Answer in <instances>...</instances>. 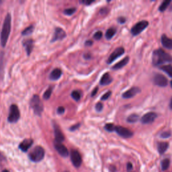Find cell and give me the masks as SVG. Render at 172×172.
I'll return each instance as SVG.
<instances>
[{"mask_svg": "<svg viewBox=\"0 0 172 172\" xmlns=\"http://www.w3.org/2000/svg\"><path fill=\"white\" fill-rule=\"evenodd\" d=\"M92 45H93V41H90V40H89V41H86V42H85V45L86 46H91Z\"/></svg>", "mask_w": 172, "mask_h": 172, "instance_id": "cell-41", "label": "cell"}, {"mask_svg": "<svg viewBox=\"0 0 172 172\" xmlns=\"http://www.w3.org/2000/svg\"><path fill=\"white\" fill-rule=\"evenodd\" d=\"M171 1L170 0H165V1H164L162 2V3L161 5H160L159 7V10L160 11H164L166 9L167 7L170 6V4L171 3Z\"/></svg>", "mask_w": 172, "mask_h": 172, "instance_id": "cell-27", "label": "cell"}, {"mask_svg": "<svg viewBox=\"0 0 172 172\" xmlns=\"http://www.w3.org/2000/svg\"><path fill=\"white\" fill-rule=\"evenodd\" d=\"M76 11L75 7H70V8H67L64 10V14L67 15H73Z\"/></svg>", "mask_w": 172, "mask_h": 172, "instance_id": "cell-32", "label": "cell"}, {"mask_svg": "<svg viewBox=\"0 0 172 172\" xmlns=\"http://www.w3.org/2000/svg\"><path fill=\"white\" fill-rule=\"evenodd\" d=\"M112 82V78L110 76V75L108 73H106L102 75V77L100 79V82H99V84L101 86H107Z\"/></svg>", "mask_w": 172, "mask_h": 172, "instance_id": "cell-18", "label": "cell"}, {"mask_svg": "<svg viewBox=\"0 0 172 172\" xmlns=\"http://www.w3.org/2000/svg\"><path fill=\"white\" fill-rule=\"evenodd\" d=\"M45 149L41 146H37L31 151L29 154V158L34 162L41 161L45 157Z\"/></svg>", "mask_w": 172, "mask_h": 172, "instance_id": "cell-4", "label": "cell"}, {"mask_svg": "<svg viewBox=\"0 0 172 172\" xmlns=\"http://www.w3.org/2000/svg\"><path fill=\"white\" fill-rule=\"evenodd\" d=\"M65 172H67V171H65Z\"/></svg>", "mask_w": 172, "mask_h": 172, "instance_id": "cell-51", "label": "cell"}, {"mask_svg": "<svg viewBox=\"0 0 172 172\" xmlns=\"http://www.w3.org/2000/svg\"><path fill=\"white\" fill-rule=\"evenodd\" d=\"M54 146L55 149L59 153L60 155H61L63 157H67L69 155V151H68L67 147L63 145L62 143H58L55 141Z\"/></svg>", "mask_w": 172, "mask_h": 172, "instance_id": "cell-11", "label": "cell"}, {"mask_svg": "<svg viewBox=\"0 0 172 172\" xmlns=\"http://www.w3.org/2000/svg\"><path fill=\"white\" fill-rule=\"evenodd\" d=\"M170 159H163V161H161V168L163 170H166L168 169V167H170Z\"/></svg>", "mask_w": 172, "mask_h": 172, "instance_id": "cell-29", "label": "cell"}, {"mask_svg": "<svg viewBox=\"0 0 172 172\" xmlns=\"http://www.w3.org/2000/svg\"><path fill=\"white\" fill-rule=\"evenodd\" d=\"M139 117L138 114H133L130 115L129 117L127 118V122L130 123H135V122H137L139 121Z\"/></svg>", "mask_w": 172, "mask_h": 172, "instance_id": "cell-26", "label": "cell"}, {"mask_svg": "<svg viewBox=\"0 0 172 172\" xmlns=\"http://www.w3.org/2000/svg\"><path fill=\"white\" fill-rule=\"evenodd\" d=\"M152 61L155 66H159L165 63H172V57L165 51L159 49L153 52Z\"/></svg>", "mask_w": 172, "mask_h": 172, "instance_id": "cell-1", "label": "cell"}, {"mask_svg": "<svg viewBox=\"0 0 172 172\" xmlns=\"http://www.w3.org/2000/svg\"><path fill=\"white\" fill-rule=\"evenodd\" d=\"M170 108L171 109H172V98L170 100Z\"/></svg>", "mask_w": 172, "mask_h": 172, "instance_id": "cell-46", "label": "cell"}, {"mask_svg": "<svg viewBox=\"0 0 172 172\" xmlns=\"http://www.w3.org/2000/svg\"><path fill=\"white\" fill-rule=\"evenodd\" d=\"M133 169V165L130 163H129L127 164V170H131Z\"/></svg>", "mask_w": 172, "mask_h": 172, "instance_id": "cell-43", "label": "cell"}, {"mask_svg": "<svg viewBox=\"0 0 172 172\" xmlns=\"http://www.w3.org/2000/svg\"><path fill=\"white\" fill-rule=\"evenodd\" d=\"M98 87H95V88L93 90L92 93H91V96L94 97V95L97 94V92H98Z\"/></svg>", "mask_w": 172, "mask_h": 172, "instance_id": "cell-42", "label": "cell"}, {"mask_svg": "<svg viewBox=\"0 0 172 172\" xmlns=\"http://www.w3.org/2000/svg\"><path fill=\"white\" fill-rule=\"evenodd\" d=\"M170 84H171V87H172V81H171V82H170Z\"/></svg>", "mask_w": 172, "mask_h": 172, "instance_id": "cell-50", "label": "cell"}, {"mask_svg": "<svg viewBox=\"0 0 172 172\" xmlns=\"http://www.w3.org/2000/svg\"><path fill=\"white\" fill-rule=\"evenodd\" d=\"M157 117V114L155 112H148L141 118V121L144 125H148V124L153 122Z\"/></svg>", "mask_w": 172, "mask_h": 172, "instance_id": "cell-13", "label": "cell"}, {"mask_svg": "<svg viewBox=\"0 0 172 172\" xmlns=\"http://www.w3.org/2000/svg\"><path fill=\"white\" fill-rule=\"evenodd\" d=\"M118 21L119 23H121V24H124V23H125L126 22V18H124L122 16L121 17H119L118 18Z\"/></svg>", "mask_w": 172, "mask_h": 172, "instance_id": "cell-40", "label": "cell"}, {"mask_svg": "<svg viewBox=\"0 0 172 172\" xmlns=\"http://www.w3.org/2000/svg\"><path fill=\"white\" fill-rule=\"evenodd\" d=\"M33 141L30 139H24V141L19 145L20 149H21L24 152H26L29 149V148L33 145Z\"/></svg>", "mask_w": 172, "mask_h": 172, "instance_id": "cell-16", "label": "cell"}, {"mask_svg": "<svg viewBox=\"0 0 172 172\" xmlns=\"http://www.w3.org/2000/svg\"><path fill=\"white\" fill-rule=\"evenodd\" d=\"M108 12V10L106 9V8H102V9H101V10H100V13L102 14H106Z\"/></svg>", "mask_w": 172, "mask_h": 172, "instance_id": "cell-44", "label": "cell"}, {"mask_svg": "<svg viewBox=\"0 0 172 172\" xmlns=\"http://www.w3.org/2000/svg\"><path fill=\"white\" fill-rule=\"evenodd\" d=\"M71 95L72 98L75 99V101L78 102L80 100V99H81V98H82V93L78 90H74L72 91Z\"/></svg>", "mask_w": 172, "mask_h": 172, "instance_id": "cell-25", "label": "cell"}, {"mask_svg": "<svg viewBox=\"0 0 172 172\" xmlns=\"http://www.w3.org/2000/svg\"><path fill=\"white\" fill-rule=\"evenodd\" d=\"M62 75V71L59 69V68H57V69H55L53 70V71L51 72L50 74V79L52 80V81H57L60 77H61Z\"/></svg>", "mask_w": 172, "mask_h": 172, "instance_id": "cell-20", "label": "cell"}, {"mask_svg": "<svg viewBox=\"0 0 172 172\" xmlns=\"http://www.w3.org/2000/svg\"><path fill=\"white\" fill-rule=\"evenodd\" d=\"M23 46L25 47L28 55H30L34 48V41L33 39H26L23 41Z\"/></svg>", "mask_w": 172, "mask_h": 172, "instance_id": "cell-17", "label": "cell"}, {"mask_svg": "<svg viewBox=\"0 0 172 172\" xmlns=\"http://www.w3.org/2000/svg\"><path fill=\"white\" fill-rule=\"evenodd\" d=\"M129 57H126L125 58H124L123 59H122L121 61H119L118 63H117L116 65H114L112 67V69L114 70H118L121 68L125 67L126 64L129 63Z\"/></svg>", "mask_w": 172, "mask_h": 172, "instance_id": "cell-21", "label": "cell"}, {"mask_svg": "<svg viewBox=\"0 0 172 172\" xmlns=\"http://www.w3.org/2000/svg\"><path fill=\"white\" fill-rule=\"evenodd\" d=\"M79 126H80V124H77V125L72 126L70 128V130H71V131H74V130H77V129H78V128L79 127Z\"/></svg>", "mask_w": 172, "mask_h": 172, "instance_id": "cell-39", "label": "cell"}, {"mask_svg": "<svg viewBox=\"0 0 172 172\" xmlns=\"http://www.w3.org/2000/svg\"><path fill=\"white\" fill-rule=\"evenodd\" d=\"M153 82L155 85L159 87H165L167 85L168 81L165 76L162 74L157 73L153 77Z\"/></svg>", "mask_w": 172, "mask_h": 172, "instance_id": "cell-10", "label": "cell"}, {"mask_svg": "<svg viewBox=\"0 0 172 172\" xmlns=\"http://www.w3.org/2000/svg\"><path fill=\"white\" fill-rule=\"evenodd\" d=\"M168 147H169V144L166 142H161L158 143L157 149L158 151L160 154H163L167 151Z\"/></svg>", "mask_w": 172, "mask_h": 172, "instance_id": "cell-22", "label": "cell"}, {"mask_svg": "<svg viewBox=\"0 0 172 172\" xmlns=\"http://www.w3.org/2000/svg\"><path fill=\"white\" fill-rule=\"evenodd\" d=\"M103 109V104L101 102H98L96 105H95V110L98 112H101Z\"/></svg>", "mask_w": 172, "mask_h": 172, "instance_id": "cell-36", "label": "cell"}, {"mask_svg": "<svg viewBox=\"0 0 172 172\" xmlns=\"http://www.w3.org/2000/svg\"><path fill=\"white\" fill-rule=\"evenodd\" d=\"M2 172H9V171H7V170H3Z\"/></svg>", "mask_w": 172, "mask_h": 172, "instance_id": "cell-49", "label": "cell"}, {"mask_svg": "<svg viewBox=\"0 0 172 172\" xmlns=\"http://www.w3.org/2000/svg\"><path fill=\"white\" fill-rule=\"evenodd\" d=\"M52 93H53V87H49V88H48L46 90L45 92L44 93V94H43L44 99H49L50 98V97H51Z\"/></svg>", "mask_w": 172, "mask_h": 172, "instance_id": "cell-30", "label": "cell"}, {"mask_svg": "<svg viewBox=\"0 0 172 172\" xmlns=\"http://www.w3.org/2000/svg\"><path fill=\"white\" fill-rule=\"evenodd\" d=\"M102 35H103V34L101 31H98L94 34V38L95 40H97V41H98V40H100L102 38Z\"/></svg>", "mask_w": 172, "mask_h": 172, "instance_id": "cell-33", "label": "cell"}, {"mask_svg": "<svg viewBox=\"0 0 172 172\" xmlns=\"http://www.w3.org/2000/svg\"><path fill=\"white\" fill-rule=\"evenodd\" d=\"M171 136V133L169 131H165V132H163L161 134V137L163 139H167V138H169Z\"/></svg>", "mask_w": 172, "mask_h": 172, "instance_id": "cell-35", "label": "cell"}, {"mask_svg": "<svg viewBox=\"0 0 172 172\" xmlns=\"http://www.w3.org/2000/svg\"><path fill=\"white\" fill-rule=\"evenodd\" d=\"M34 31V26H30L29 27H27L26 29H25L22 31V34L24 36H29L31 34L33 33Z\"/></svg>", "mask_w": 172, "mask_h": 172, "instance_id": "cell-28", "label": "cell"}, {"mask_svg": "<svg viewBox=\"0 0 172 172\" xmlns=\"http://www.w3.org/2000/svg\"><path fill=\"white\" fill-rule=\"evenodd\" d=\"M125 49L122 47H118L117 49H116V50L110 55V57H108V59L107 63L111 64L112 63H113L116 59H118V57H120L121 56H122L124 53H125Z\"/></svg>", "mask_w": 172, "mask_h": 172, "instance_id": "cell-8", "label": "cell"}, {"mask_svg": "<svg viewBox=\"0 0 172 172\" xmlns=\"http://www.w3.org/2000/svg\"><path fill=\"white\" fill-rule=\"evenodd\" d=\"M65 37H66V33L65 31H64L62 29H61V28H59V27L56 28L55 30L53 37L51 40V42H54L57 41H61V40L65 38Z\"/></svg>", "mask_w": 172, "mask_h": 172, "instance_id": "cell-12", "label": "cell"}, {"mask_svg": "<svg viewBox=\"0 0 172 172\" xmlns=\"http://www.w3.org/2000/svg\"><path fill=\"white\" fill-rule=\"evenodd\" d=\"M30 106L31 108L33 110L34 114L41 117L44 110V106L41 98L38 95H34L33 98H31Z\"/></svg>", "mask_w": 172, "mask_h": 172, "instance_id": "cell-3", "label": "cell"}, {"mask_svg": "<svg viewBox=\"0 0 172 172\" xmlns=\"http://www.w3.org/2000/svg\"><path fill=\"white\" fill-rule=\"evenodd\" d=\"M54 131L55 141L58 143H62L64 141V139H65V137H64L61 129H60L59 126L57 124H55L54 125Z\"/></svg>", "mask_w": 172, "mask_h": 172, "instance_id": "cell-15", "label": "cell"}, {"mask_svg": "<svg viewBox=\"0 0 172 172\" xmlns=\"http://www.w3.org/2000/svg\"><path fill=\"white\" fill-rule=\"evenodd\" d=\"M149 25V22L146 20H142L137 22L136 24L132 28L131 33L134 36H137L141 33L142 32L145 30L146 28Z\"/></svg>", "mask_w": 172, "mask_h": 172, "instance_id": "cell-6", "label": "cell"}, {"mask_svg": "<svg viewBox=\"0 0 172 172\" xmlns=\"http://www.w3.org/2000/svg\"><path fill=\"white\" fill-rule=\"evenodd\" d=\"M115 131L119 136L123 138H130L133 136V133L131 130L121 126H116Z\"/></svg>", "mask_w": 172, "mask_h": 172, "instance_id": "cell-7", "label": "cell"}, {"mask_svg": "<svg viewBox=\"0 0 172 172\" xmlns=\"http://www.w3.org/2000/svg\"><path fill=\"white\" fill-rule=\"evenodd\" d=\"M2 159H3V155H2L1 153H0V161H2Z\"/></svg>", "mask_w": 172, "mask_h": 172, "instance_id": "cell-47", "label": "cell"}, {"mask_svg": "<svg viewBox=\"0 0 172 172\" xmlns=\"http://www.w3.org/2000/svg\"><path fill=\"white\" fill-rule=\"evenodd\" d=\"M11 17L10 14H7L3 24L2 29L1 32V45L3 47L6 46L8 41V38L11 32Z\"/></svg>", "mask_w": 172, "mask_h": 172, "instance_id": "cell-2", "label": "cell"}, {"mask_svg": "<svg viewBox=\"0 0 172 172\" xmlns=\"http://www.w3.org/2000/svg\"><path fill=\"white\" fill-rule=\"evenodd\" d=\"M115 128H116V126L112 123H108L104 126L105 130H106L107 131H108V132L115 131Z\"/></svg>", "mask_w": 172, "mask_h": 172, "instance_id": "cell-31", "label": "cell"}, {"mask_svg": "<svg viewBox=\"0 0 172 172\" xmlns=\"http://www.w3.org/2000/svg\"><path fill=\"white\" fill-rule=\"evenodd\" d=\"M65 112V108L63 106H59L57 108V113L59 114H62Z\"/></svg>", "mask_w": 172, "mask_h": 172, "instance_id": "cell-38", "label": "cell"}, {"mask_svg": "<svg viewBox=\"0 0 172 172\" xmlns=\"http://www.w3.org/2000/svg\"><path fill=\"white\" fill-rule=\"evenodd\" d=\"M140 91H141V90H140L139 87H132V88H130V90L125 91V92L122 94V98H125V99L131 98L134 97L135 95L138 94L139 93H140Z\"/></svg>", "mask_w": 172, "mask_h": 172, "instance_id": "cell-14", "label": "cell"}, {"mask_svg": "<svg viewBox=\"0 0 172 172\" xmlns=\"http://www.w3.org/2000/svg\"><path fill=\"white\" fill-rule=\"evenodd\" d=\"M80 2L83 3V4H86V6H89V5L91 4L92 3H94V0H84V1Z\"/></svg>", "mask_w": 172, "mask_h": 172, "instance_id": "cell-37", "label": "cell"}, {"mask_svg": "<svg viewBox=\"0 0 172 172\" xmlns=\"http://www.w3.org/2000/svg\"><path fill=\"white\" fill-rule=\"evenodd\" d=\"M84 58H85L86 59H90L91 58L90 54H88V53L85 54V55H84Z\"/></svg>", "mask_w": 172, "mask_h": 172, "instance_id": "cell-45", "label": "cell"}, {"mask_svg": "<svg viewBox=\"0 0 172 172\" xmlns=\"http://www.w3.org/2000/svg\"><path fill=\"white\" fill-rule=\"evenodd\" d=\"M116 33H117V30H116L114 28H110V29H109L106 31V38L108 40L111 39L115 35Z\"/></svg>", "mask_w": 172, "mask_h": 172, "instance_id": "cell-24", "label": "cell"}, {"mask_svg": "<svg viewBox=\"0 0 172 172\" xmlns=\"http://www.w3.org/2000/svg\"><path fill=\"white\" fill-rule=\"evenodd\" d=\"M161 43L163 46L167 49H172V39L167 37L165 35H162Z\"/></svg>", "mask_w": 172, "mask_h": 172, "instance_id": "cell-19", "label": "cell"}, {"mask_svg": "<svg viewBox=\"0 0 172 172\" xmlns=\"http://www.w3.org/2000/svg\"><path fill=\"white\" fill-rule=\"evenodd\" d=\"M111 94H112V92L110 91H108V92H106L105 94H104L102 95V98H101V99H102V100H106V99H108L110 98Z\"/></svg>", "mask_w": 172, "mask_h": 172, "instance_id": "cell-34", "label": "cell"}, {"mask_svg": "<svg viewBox=\"0 0 172 172\" xmlns=\"http://www.w3.org/2000/svg\"><path fill=\"white\" fill-rule=\"evenodd\" d=\"M170 11H172V5L170 6Z\"/></svg>", "mask_w": 172, "mask_h": 172, "instance_id": "cell-48", "label": "cell"}, {"mask_svg": "<svg viewBox=\"0 0 172 172\" xmlns=\"http://www.w3.org/2000/svg\"><path fill=\"white\" fill-rule=\"evenodd\" d=\"M160 69H161L163 71L165 72V73H167L170 76V77H172V65H162L161 67H160Z\"/></svg>", "mask_w": 172, "mask_h": 172, "instance_id": "cell-23", "label": "cell"}, {"mask_svg": "<svg viewBox=\"0 0 172 172\" xmlns=\"http://www.w3.org/2000/svg\"><path fill=\"white\" fill-rule=\"evenodd\" d=\"M20 118V112L17 105L12 104L10 108V112L7 121L10 123H15L17 122Z\"/></svg>", "mask_w": 172, "mask_h": 172, "instance_id": "cell-5", "label": "cell"}, {"mask_svg": "<svg viewBox=\"0 0 172 172\" xmlns=\"http://www.w3.org/2000/svg\"><path fill=\"white\" fill-rule=\"evenodd\" d=\"M71 160L72 163H73V165L76 167H78L81 165L82 159L81 155L77 151L73 150L71 152Z\"/></svg>", "mask_w": 172, "mask_h": 172, "instance_id": "cell-9", "label": "cell"}]
</instances>
